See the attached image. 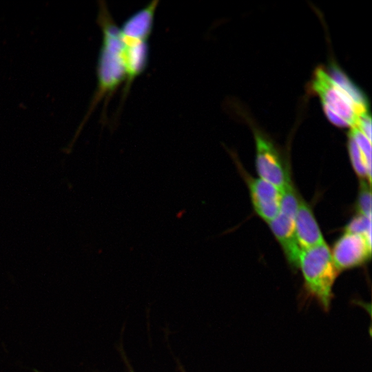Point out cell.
Returning a JSON list of instances; mask_svg holds the SVG:
<instances>
[{"mask_svg": "<svg viewBox=\"0 0 372 372\" xmlns=\"http://www.w3.org/2000/svg\"><path fill=\"white\" fill-rule=\"evenodd\" d=\"M96 22L101 31V45L96 63V88L88 108L76 131L73 140L81 132L99 103L105 106L117 89L125 81L124 45L120 31L106 3L99 1Z\"/></svg>", "mask_w": 372, "mask_h": 372, "instance_id": "cell-1", "label": "cell"}, {"mask_svg": "<svg viewBox=\"0 0 372 372\" xmlns=\"http://www.w3.org/2000/svg\"><path fill=\"white\" fill-rule=\"evenodd\" d=\"M311 85L327 117L337 126L351 127L370 113L366 96L335 66L330 70L318 67Z\"/></svg>", "mask_w": 372, "mask_h": 372, "instance_id": "cell-2", "label": "cell"}, {"mask_svg": "<svg viewBox=\"0 0 372 372\" xmlns=\"http://www.w3.org/2000/svg\"><path fill=\"white\" fill-rule=\"evenodd\" d=\"M298 267L302 273L307 292L324 310L328 311L333 296V285L339 272L329 247L324 242L302 250Z\"/></svg>", "mask_w": 372, "mask_h": 372, "instance_id": "cell-3", "label": "cell"}, {"mask_svg": "<svg viewBox=\"0 0 372 372\" xmlns=\"http://www.w3.org/2000/svg\"><path fill=\"white\" fill-rule=\"evenodd\" d=\"M256 143V167L260 178L282 192L290 178L282 159L273 142L257 128H254Z\"/></svg>", "mask_w": 372, "mask_h": 372, "instance_id": "cell-4", "label": "cell"}, {"mask_svg": "<svg viewBox=\"0 0 372 372\" xmlns=\"http://www.w3.org/2000/svg\"><path fill=\"white\" fill-rule=\"evenodd\" d=\"M331 253L338 271L360 266L371 258V239L345 232L335 242Z\"/></svg>", "mask_w": 372, "mask_h": 372, "instance_id": "cell-5", "label": "cell"}, {"mask_svg": "<svg viewBox=\"0 0 372 372\" xmlns=\"http://www.w3.org/2000/svg\"><path fill=\"white\" fill-rule=\"evenodd\" d=\"M247 183L254 210L269 223L280 213V191L260 178H249Z\"/></svg>", "mask_w": 372, "mask_h": 372, "instance_id": "cell-6", "label": "cell"}, {"mask_svg": "<svg viewBox=\"0 0 372 372\" xmlns=\"http://www.w3.org/2000/svg\"><path fill=\"white\" fill-rule=\"evenodd\" d=\"M124 45L125 81L123 98L125 96L136 77L145 70L148 62V40L132 39L121 35Z\"/></svg>", "mask_w": 372, "mask_h": 372, "instance_id": "cell-7", "label": "cell"}, {"mask_svg": "<svg viewBox=\"0 0 372 372\" xmlns=\"http://www.w3.org/2000/svg\"><path fill=\"white\" fill-rule=\"evenodd\" d=\"M294 230L301 250L325 242L311 208L304 201L300 199L294 219Z\"/></svg>", "mask_w": 372, "mask_h": 372, "instance_id": "cell-8", "label": "cell"}, {"mask_svg": "<svg viewBox=\"0 0 372 372\" xmlns=\"http://www.w3.org/2000/svg\"><path fill=\"white\" fill-rule=\"evenodd\" d=\"M269 225L288 261L298 267L302 250L295 234L294 219L280 212Z\"/></svg>", "mask_w": 372, "mask_h": 372, "instance_id": "cell-9", "label": "cell"}, {"mask_svg": "<svg viewBox=\"0 0 372 372\" xmlns=\"http://www.w3.org/2000/svg\"><path fill=\"white\" fill-rule=\"evenodd\" d=\"M158 1L154 0L130 16L120 28L124 37L148 40L153 29Z\"/></svg>", "mask_w": 372, "mask_h": 372, "instance_id": "cell-10", "label": "cell"}, {"mask_svg": "<svg viewBox=\"0 0 372 372\" xmlns=\"http://www.w3.org/2000/svg\"><path fill=\"white\" fill-rule=\"evenodd\" d=\"M299 204L293 185L289 180L281 192L280 212L295 219Z\"/></svg>", "mask_w": 372, "mask_h": 372, "instance_id": "cell-11", "label": "cell"}, {"mask_svg": "<svg viewBox=\"0 0 372 372\" xmlns=\"http://www.w3.org/2000/svg\"><path fill=\"white\" fill-rule=\"evenodd\" d=\"M356 203L358 214L371 216V193L367 180L361 179Z\"/></svg>", "mask_w": 372, "mask_h": 372, "instance_id": "cell-12", "label": "cell"}, {"mask_svg": "<svg viewBox=\"0 0 372 372\" xmlns=\"http://www.w3.org/2000/svg\"><path fill=\"white\" fill-rule=\"evenodd\" d=\"M345 232L363 235L371 239V216L356 215L347 225Z\"/></svg>", "mask_w": 372, "mask_h": 372, "instance_id": "cell-13", "label": "cell"}, {"mask_svg": "<svg viewBox=\"0 0 372 372\" xmlns=\"http://www.w3.org/2000/svg\"><path fill=\"white\" fill-rule=\"evenodd\" d=\"M36 372H39V371H36Z\"/></svg>", "mask_w": 372, "mask_h": 372, "instance_id": "cell-14", "label": "cell"}]
</instances>
